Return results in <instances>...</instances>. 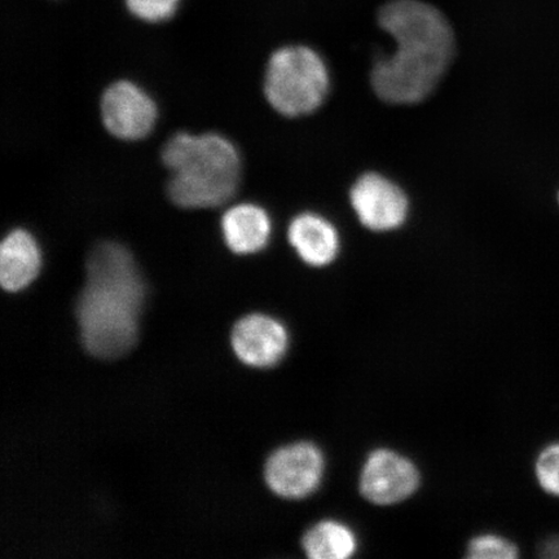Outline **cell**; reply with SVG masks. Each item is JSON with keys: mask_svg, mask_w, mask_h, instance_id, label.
Masks as SVG:
<instances>
[{"mask_svg": "<svg viewBox=\"0 0 559 559\" xmlns=\"http://www.w3.org/2000/svg\"><path fill=\"white\" fill-rule=\"evenodd\" d=\"M379 24L396 48L373 68L374 93L390 104L423 102L443 79L454 55L449 20L421 0H391L379 12Z\"/></svg>", "mask_w": 559, "mask_h": 559, "instance_id": "cell-1", "label": "cell"}, {"mask_svg": "<svg viewBox=\"0 0 559 559\" xmlns=\"http://www.w3.org/2000/svg\"><path fill=\"white\" fill-rule=\"evenodd\" d=\"M86 272L75 309L83 346L97 358H117L136 340L145 298L143 278L130 251L116 242L97 245L87 258Z\"/></svg>", "mask_w": 559, "mask_h": 559, "instance_id": "cell-2", "label": "cell"}, {"mask_svg": "<svg viewBox=\"0 0 559 559\" xmlns=\"http://www.w3.org/2000/svg\"><path fill=\"white\" fill-rule=\"evenodd\" d=\"M163 159L171 174L167 193L180 207L221 206L239 187V152L225 136L180 132L165 144Z\"/></svg>", "mask_w": 559, "mask_h": 559, "instance_id": "cell-3", "label": "cell"}, {"mask_svg": "<svg viewBox=\"0 0 559 559\" xmlns=\"http://www.w3.org/2000/svg\"><path fill=\"white\" fill-rule=\"evenodd\" d=\"M330 72L312 48L286 46L271 56L265 70L264 94L286 117L310 115L330 93Z\"/></svg>", "mask_w": 559, "mask_h": 559, "instance_id": "cell-4", "label": "cell"}, {"mask_svg": "<svg viewBox=\"0 0 559 559\" xmlns=\"http://www.w3.org/2000/svg\"><path fill=\"white\" fill-rule=\"evenodd\" d=\"M325 459L318 445L299 442L272 453L264 478L272 492L285 499H304L323 480Z\"/></svg>", "mask_w": 559, "mask_h": 559, "instance_id": "cell-5", "label": "cell"}, {"mask_svg": "<svg viewBox=\"0 0 559 559\" xmlns=\"http://www.w3.org/2000/svg\"><path fill=\"white\" fill-rule=\"evenodd\" d=\"M419 486L412 461L395 451L380 449L369 454L360 474L359 488L376 506H393L408 499Z\"/></svg>", "mask_w": 559, "mask_h": 559, "instance_id": "cell-6", "label": "cell"}, {"mask_svg": "<svg viewBox=\"0 0 559 559\" xmlns=\"http://www.w3.org/2000/svg\"><path fill=\"white\" fill-rule=\"evenodd\" d=\"M349 200L361 225L377 233L400 228L407 219V195L380 174L361 175L352 188Z\"/></svg>", "mask_w": 559, "mask_h": 559, "instance_id": "cell-7", "label": "cell"}, {"mask_svg": "<svg viewBox=\"0 0 559 559\" xmlns=\"http://www.w3.org/2000/svg\"><path fill=\"white\" fill-rule=\"evenodd\" d=\"M102 116L111 135L122 140H139L155 128L157 107L135 83L121 81L105 91Z\"/></svg>", "mask_w": 559, "mask_h": 559, "instance_id": "cell-8", "label": "cell"}, {"mask_svg": "<svg viewBox=\"0 0 559 559\" xmlns=\"http://www.w3.org/2000/svg\"><path fill=\"white\" fill-rule=\"evenodd\" d=\"M230 341L237 358L255 368L277 365L289 344L285 326L262 313L248 314L237 321Z\"/></svg>", "mask_w": 559, "mask_h": 559, "instance_id": "cell-9", "label": "cell"}, {"mask_svg": "<svg viewBox=\"0 0 559 559\" xmlns=\"http://www.w3.org/2000/svg\"><path fill=\"white\" fill-rule=\"evenodd\" d=\"M288 236L300 260L312 267H325L338 255L337 229L323 216L312 213L298 215L290 223Z\"/></svg>", "mask_w": 559, "mask_h": 559, "instance_id": "cell-10", "label": "cell"}, {"mask_svg": "<svg viewBox=\"0 0 559 559\" xmlns=\"http://www.w3.org/2000/svg\"><path fill=\"white\" fill-rule=\"evenodd\" d=\"M37 241L24 229L12 230L0 247V284L7 292L26 288L40 270Z\"/></svg>", "mask_w": 559, "mask_h": 559, "instance_id": "cell-11", "label": "cell"}, {"mask_svg": "<svg viewBox=\"0 0 559 559\" xmlns=\"http://www.w3.org/2000/svg\"><path fill=\"white\" fill-rule=\"evenodd\" d=\"M223 236L236 254H251L267 245L271 219L260 206L242 204L230 207L222 219Z\"/></svg>", "mask_w": 559, "mask_h": 559, "instance_id": "cell-12", "label": "cell"}, {"mask_svg": "<svg viewBox=\"0 0 559 559\" xmlns=\"http://www.w3.org/2000/svg\"><path fill=\"white\" fill-rule=\"evenodd\" d=\"M302 547L311 559H347L358 550V539L345 523L325 520L307 531Z\"/></svg>", "mask_w": 559, "mask_h": 559, "instance_id": "cell-13", "label": "cell"}, {"mask_svg": "<svg viewBox=\"0 0 559 559\" xmlns=\"http://www.w3.org/2000/svg\"><path fill=\"white\" fill-rule=\"evenodd\" d=\"M519 556V547L499 535H480L467 545L466 557L472 559H515Z\"/></svg>", "mask_w": 559, "mask_h": 559, "instance_id": "cell-14", "label": "cell"}, {"mask_svg": "<svg viewBox=\"0 0 559 559\" xmlns=\"http://www.w3.org/2000/svg\"><path fill=\"white\" fill-rule=\"evenodd\" d=\"M535 475L542 489L559 499V442L545 447L537 456Z\"/></svg>", "mask_w": 559, "mask_h": 559, "instance_id": "cell-15", "label": "cell"}, {"mask_svg": "<svg viewBox=\"0 0 559 559\" xmlns=\"http://www.w3.org/2000/svg\"><path fill=\"white\" fill-rule=\"evenodd\" d=\"M181 0H124L132 16L145 23H163L170 20L179 9Z\"/></svg>", "mask_w": 559, "mask_h": 559, "instance_id": "cell-16", "label": "cell"}, {"mask_svg": "<svg viewBox=\"0 0 559 559\" xmlns=\"http://www.w3.org/2000/svg\"><path fill=\"white\" fill-rule=\"evenodd\" d=\"M542 556L545 558H559V536L550 537L542 545Z\"/></svg>", "mask_w": 559, "mask_h": 559, "instance_id": "cell-17", "label": "cell"}]
</instances>
